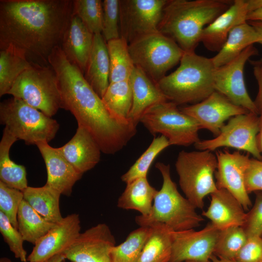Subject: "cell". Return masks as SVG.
I'll list each match as a JSON object with an SVG mask.
<instances>
[{
	"mask_svg": "<svg viewBox=\"0 0 262 262\" xmlns=\"http://www.w3.org/2000/svg\"><path fill=\"white\" fill-rule=\"evenodd\" d=\"M155 167L162 176V186L156 193L150 213L146 216H137L136 223L140 227L164 226L174 231L199 226L204 219L197 213L196 208L178 190L171 179L170 165L158 162Z\"/></svg>",
	"mask_w": 262,
	"mask_h": 262,
	"instance_id": "obj_5",
	"label": "cell"
},
{
	"mask_svg": "<svg viewBox=\"0 0 262 262\" xmlns=\"http://www.w3.org/2000/svg\"><path fill=\"white\" fill-rule=\"evenodd\" d=\"M231 0H168L158 31L184 52L195 51L203 29L226 11Z\"/></svg>",
	"mask_w": 262,
	"mask_h": 262,
	"instance_id": "obj_3",
	"label": "cell"
},
{
	"mask_svg": "<svg viewBox=\"0 0 262 262\" xmlns=\"http://www.w3.org/2000/svg\"><path fill=\"white\" fill-rule=\"evenodd\" d=\"M157 191L149 184L147 177L138 178L126 184L118 198L117 206L125 210H136L143 216L147 215Z\"/></svg>",
	"mask_w": 262,
	"mask_h": 262,
	"instance_id": "obj_28",
	"label": "cell"
},
{
	"mask_svg": "<svg viewBox=\"0 0 262 262\" xmlns=\"http://www.w3.org/2000/svg\"><path fill=\"white\" fill-rule=\"evenodd\" d=\"M106 43L110 62L109 82L129 80L134 65L128 43L121 37Z\"/></svg>",
	"mask_w": 262,
	"mask_h": 262,
	"instance_id": "obj_34",
	"label": "cell"
},
{
	"mask_svg": "<svg viewBox=\"0 0 262 262\" xmlns=\"http://www.w3.org/2000/svg\"><path fill=\"white\" fill-rule=\"evenodd\" d=\"M94 34L76 15L72 17L61 45L66 57L84 74L93 46Z\"/></svg>",
	"mask_w": 262,
	"mask_h": 262,
	"instance_id": "obj_23",
	"label": "cell"
},
{
	"mask_svg": "<svg viewBox=\"0 0 262 262\" xmlns=\"http://www.w3.org/2000/svg\"><path fill=\"white\" fill-rule=\"evenodd\" d=\"M54 70L62 99V108L75 116L78 126L85 129L98 144L101 152L114 154L123 149L135 135L136 126L114 117L84 78L66 57L60 46L48 57Z\"/></svg>",
	"mask_w": 262,
	"mask_h": 262,
	"instance_id": "obj_2",
	"label": "cell"
},
{
	"mask_svg": "<svg viewBox=\"0 0 262 262\" xmlns=\"http://www.w3.org/2000/svg\"><path fill=\"white\" fill-rule=\"evenodd\" d=\"M257 144L262 156V115L259 116V130L257 136Z\"/></svg>",
	"mask_w": 262,
	"mask_h": 262,
	"instance_id": "obj_47",
	"label": "cell"
},
{
	"mask_svg": "<svg viewBox=\"0 0 262 262\" xmlns=\"http://www.w3.org/2000/svg\"><path fill=\"white\" fill-rule=\"evenodd\" d=\"M175 103L167 101L148 108L141 117V122L152 135L160 133L170 146L188 147L199 141L197 122L182 112Z\"/></svg>",
	"mask_w": 262,
	"mask_h": 262,
	"instance_id": "obj_10",
	"label": "cell"
},
{
	"mask_svg": "<svg viewBox=\"0 0 262 262\" xmlns=\"http://www.w3.org/2000/svg\"><path fill=\"white\" fill-rule=\"evenodd\" d=\"M67 161L79 173L83 174L99 162L101 149L85 129L78 126L74 136L66 144L58 147Z\"/></svg>",
	"mask_w": 262,
	"mask_h": 262,
	"instance_id": "obj_21",
	"label": "cell"
},
{
	"mask_svg": "<svg viewBox=\"0 0 262 262\" xmlns=\"http://www.w3.org/2000/svg\"><path fill=\"white\" fill-rule=\"evenodd\" d=\"M130 81L132 93V104L128 119L137 126L148 108L168 100L157 84L138 67L134 66Z\"/></svg>",
	"mask_w": 262,
	"mask_h": 262,
	"instance_id": "obj_24",
	"label": "cell"
},
{
	"mask_svg": "<svg viewBox=\"0 0 262 262\" xmlns=\"http://www.w3.org/2000/svg\"><path fill=\"white\" fill-rule=\"evenodd\" d=\"M66 260L64 255L62 254H58L48 260L45 262H62Z\"/></svg>",
	"mask_w": 262,
	"mask_h": 262,
	"instance_id": "obj_49",
	"label": "cell"
},
{
	"mask_svg": "<svg viewBox=\"0 0 262 262\" xmlns=\"http://www.w3.org/2000/svg\"><path fill=\"white\" fill-rule=\"evenodd\" d=\"M175 167L186 198L196 208L203 209L204 198L217 190L214 178L217 167L215 154L208 150H182L178 155Z\"/></svg>",
	"mask_w": 262,
	"mask_h": 262,
	"instance_id": "obj_7",
	"label": "cell"
},
{
	"mask_svg": "<svg viewBox=\"0 0 262 262\" xmlns=\"http://www.w3.org/2000/svg\"><path fill=\"white\" fill-rule=\"evenodd\" d=\"M101 99L114 117L130 122L128 118L132 104V93L130 80L110 83Z\"/></svg>",
	"mask_w": 262,
	"mask_h": 262,
	"instance_id": "obj_33",
	"label": "cell"
},
{
	"mask_svg": "<svg viewBox=\"0 0 262 262\" xmlns=\"http://www.w3.org/2000/svg\"><path fill=\"white\" fill-rule=\"evenodd\" d=\"M109 76L110 62L106 42L101 33L95 34L84 76L101 98L109 85Z\"/></svg>",
	"mask_w": 262,
	"mask_h": 262,
	"instance_id": "obj_25",
	"label": "cell"
},
{
	"mask_svg": "<svg viewBox=\"0 0 262 262\" xmlns=\"http://www.w3.org/2000/svg\"><path fill=\"white\" fill-rule=\"evenodd\" d=\"M247 238L242 227H231L220 230L213 255L219 259L234 260Z\"/></svg>",
	"mask_w": 262,
	"mask_h": 262,
	"instance_id": "obj_37",
	"label": "cell"
},
{
	"mask_svg": "<svg viewBox=\"0 0 262 262\" xmlns=\"http://www.w3.org/2000/svg\"><path fill=\"white\" fill-rule=\"evenodd\" d=\"M17 220V229L24 240L34 245L56 224L41 215L24 199L18 209Z\"/></svg>",
	"mask_w": 262,
	"mask_h": 262,
	"instance_id": "obj_31",
	"label": "cell"
},
{
	"mask_svg": "<svg viewBox=\"0 0 262 262\" xmlns=\"http://www.w3.org/2000/svg\"><path fill=\"white\" fill-rule=\"evenodd\" d=\"M194 118L200 128L208 130L217 136L225 122L234 116L249 112L232 103L227 98L215 91L200 102L180 108Z\"/></svg>",
	"mask_w": 262,
	"mask_h": 262,
	"instance_id": "obj_17",
	"label": "cell"
},
{
	"mask_svg": "<svg viewBox=\"0 0 262 262\" xmlns=\"http://www.w3.org/2000/svg\"><path fill=\"white\" fill-rule=\"evenodd\" d=\"M79 215L72 213L52 228L34 245L27 257L29 262H45L54 256L62 253L81 233Z\"/></svg>",
	"mask_w": 262,
	"mask_h": 262,
	"instance_id": "obj_18",
	"label": "cell"
},
{
	"mask_svg": "<svg viewBox=\"0 0 262 262\" xmlns=\"http://www.w3.org/2000/svg\"><path fill=\"white\" fill-rule=\"evenodd\" d=\"M258 54L257 48L251 45L229 63L215 68L213 73L216 91L225 96L235 105L257 115H259L254 101L246 86L244 71L246 62L252 56Z\"/></svg>",
	"mask_w": 262,
	"mask_h": 262,
	"instance_id": "obj_13",
	"label": "cell"
},
{
	"mask_svg": "<svg viewBox=\"0 0 262 262\" xmlns=\"http://www.w3.org/2000/svg\"><path fill=\"white\" fill-rule=\"evenodd\" d=\"M220 230L211 222L201 230L172 231V254L169 262L196 261L209 262L213 255Z\"/></svg>",
	"mask_w": 262,
	"mask_h": 262,
	"instance_id": "obj_15",
	"label": "cell"
},
{
	"mask_svg": "<svg viewBox=\"0 0 262 262\" xmlns=\"http://www.w3.org/2000/svg\"><path fill=\"white\" fill-rule=\"evenodd\" d=\"M249 13L246 17L247 22H262V0H247Z\"/></svg>",
	"mask_w": 262,
	"mask_h": 262,
	"instance_id": "obj_46",
	"label": "cell"
},
{
	"mask_svg": "<svg viewBox=\"0 0 262 262\" xmlns=\"http://www.w3.org/2000/svg\"><path fill=\"white\" fill-rule=\"evenodd\" d=\"M33 66L22 52L9 47L0 50V96L7 94L17 78Z\"/></svg>",
	"mask_w": 262,
	"mask_h": 262,
	"instance_id": "obj_30",
	"label": "cell"
},
{
	"mask_svg": "<svg viewBox=\"0 0 262 262\" xmlns=\"http://www.w3.org/2000/svg\"><path fill=\"white\" fill-rule=\"evenodd\" d=\"M22 192L24 199L47 220L56 224L63 220L59 191L46 183L40 187L28 186Z\"/></svg>",
	"mask_w": 262,
	"mask_h": 262,
	"instance_id": "obj_27",
	"label": "cell"
},
{
	"mask_svg": "<svg viewBox=\"0 0 262 262\" xmlns=\"http://www.w3.org/2000/svg\"><path fill=\"white\" fill-rule=\"evenodd\" d=\"M245 182L248 194L252 192L262 191V161L250 158L245 173Z\"/></svg>",
	"mask_w": 262,
	"mask_h": 262,
	"instance_id": "obj_44",
	"label": "cell"
},
{
	"mask_svg": "<svg viewBox=\"0 0 262 262\" xmlns=\"http://www.w3.org/2000/svg\"><path fill=\"white\" fill-rule=\"evenodd\" d=\"M7 94L22 100L50 117L62 108L56 76L50 65H33L20 75Z\"/></svg>",
	"mask_w": 262,
	"mask_h": 262,
	"instance_id": "obj_8",
	"label": "cell"
},
{
	"mask_svg": "<svg viewBox=\"0 0 262 262\" xmlns=\"http://www.w3.org/2000/svg\"><path fill=\"white\" fill-rule=\"evenodd\" d=\"M259 130V116L251 112L230 118L221 129L220 133L211 139L200 140L194 146L199 150L211 151L222 147L235 148L251 154L262 161L257 144Z\"/></svg>",
	"mask_w": 262,
	"mask_h": 262,
	"instance_id": "obj_11",
	"label": "cell"
},
{
	"mask_svg": "<svg viewBox=\"0 0 262 262\" xmlns=\"http://www.w3.org/2000/svg\"><path fill=\"white\" fill-rule=\"evenodd\" d=\"M151 228L139 262H169L172 248V230L164 226Z\"/></svg>",
	"mask_w": 262,
	"mask_h": 262,
	"instance_id": "obj_32",
	"label": "cell"
},
{
	"mask_svg": "<svg viewBox=\"0 0 262 262\" xmlns=\"http://www.w3.org/2000/svg\"><path fill=\"white\" fill-rule=\"evenodd\" d=\"M73 15L94 34L101 33L102 0H73Z\"/></svg>",
	"mask_w": 262,
	"mask_h": 262,
	"instance_id": "obj_38",
	"label": "cell"
},
{
	"mask_svg": "<svg viewBox=\"0 0 262 262\" xmlns=\"http://www.w3.org/2000/svg\"><path fill=\"white\" fill-rule=\"evenodd\" d=\"M0 232L4 241L16 258L27 262V251L24 248L23 238L18 229L11 223L7 216L0 211Z\"/></svg>",
	"mask_w": 262,
	"mask_h": 262,
	"instance_id": "obj_40",
	"label": "cell"
},
{
	"mask_svg": "<svg viewBox=\"0 0 262 262\" xmlns=\"http://www.w3.org/2000/svg\"><path fill=\"white\" fill-rule=\"evenodd\" d=\"M210 262H235L234 260H228L219 259L214 255H213L210 259Z\"/></svg>",
	"mask_w": 262,
	"mask_h": 262,
	"instance_id": "obj_50",
	"label": "cell"
},
{
	"mask_svg": "<svg viewBox=\"0 0 262 262\" xmlns=\"http://www.w3.org/2000/svg\"><path fill=\"white\" fill-rule=\"evenodd\" d=\"M249 155L248 153L242 154L238 150L230 153L227 150H218L215 152L217 167L214 176L217 188L228 191L241 203L245 211L251 206L245 182Z\"/></svg>",
	"mask_w": 262,
	"mask_h": 262,
	"instance_id": "obj_16",
	"label": "cell"
},
{
	"mask_svg": "<svg viewBox=\"0 0 262 262\" xmlns=\"http://www.w3.org/2000/svg\"><path fill=\"white\" fill-rule=\"evenodd\" d=\"M0 262H12V261L6 257H2L0 259Z\"/></svg>",
	"mask_w": 262,
	"mask_h": 262,
	"instance_id": "obj_51",
	"label": "cell"
},
{
	"mask_svg": "<svg viewBox=\"0 0 262 262\" xmlns=\"http://www.w3.org/2000/svg\"><path fill=\"white\" fill-rule=\"evenodd\" d=\"M17 140L4 128L0 142V181L23 191L28 186L26 168L16 164L9 156L10 149Z\"/></svg>",
	"mask_w": 262,
	"mask_h": 262,
	"instance_id": "obj_29",
	"label": "cell"
},
{
	"mask_svg": "<svg viewBox=\"0 0 262 262\" xmlns=\"http://www.w3.org/2000/svg\"><path fill=\"white\" fill-rule=\"evenodd\" d=\"M115 244L109 226L100 223L80 233L62 254L72 262H111Z\"/></svg>",
	"mask_w": 262,
	"mask_h": 262,
	"instance_id": "obj_14",
	"label": "cell"
},
{
	"mask_svg": "<svg viewBox=\"0 0 262 262\" xmlns=\"http://www.w3.org/2000/svg\"><path fill=\"white\" fill-rule=\"evenodd\" d=\"M36 145L46 164V184L59 191L61 195L70 196L74 185L82 174L75 170L59 148L52 147L46 142L37 143Z\"/></svg>",
	"mask_w": 262,
	"mask_h": 262,
	"instance_id": "obj_20",
	"label": "cell"
},
{
	"mask_svg": "<svg viewBox=\"0 0 262 262\" xmlns=\"http://www.w3.org/2000/svg\"><path fill=\"white\" fill-rule=\"evenodd\" d=\"M185 262H199V261H187ZM210 262V261L209 262Z\"/></svg>",
	"mask_w": 262,
	"mask_h": 262,
	"instance_id": "obj_52",
	"label": "cell"
},
{
	"mask_svg": "<svg viewBox=\"0 0 262 262\" xmlns=\"http://www.w3.org/2000/svg\"><path fill=\"white\" fill-rule=\"evenodd\" d=\"M211 199L207 210L202 215L207 218L218 229L239 226L245 223L246 213L238 200L228 191L217 189L211 195Z\"/></svg>",
	"mask_w": 262,
	"mask_h": 262,
	"instance_id": "obj_22",
	"label": "cell"
},
{
	"mask_svg": "<svg viewBox=\"0 0 262 262\" xmlns=\"http://www.w3.org/2000/svg\"><path fill=\"white\" fill-rule=\"evenodd\" d=\"M169 146L168 140L164 136L155 137L145 152L121 176L122 181L127 184L138 178L147 177L148 171L154 159Z\"/></svg>",
	"mask_w": 262,
	"mask_h": 262,
	"instance_id": "obj_36",
	"label": "cell"
},
{
	"mask_svg": "<svg viewBox=\"0 0 262 262\" xmlns=\"http://www.w3.org/2000/svg\"><path fill=\"white\" fill-rule=\"evenodd\" d=\"M249 13L247 0H234L226 11L203 29L200 42L208 50L218 52L230 32L235 27L247 22Z\"/></svg>",
	"mask_w": 262,
	"mask_h": 262,
	"instance_id": "obj_19",
	"label": "cell"
},
{
	"mask_svg": "<svg viewBox=\"0 0 262 262\" xmlns=\"http://www.w3.org/2000/svg\"><path fill=\"white\" fill-rule=\"evenodd\" d=\"M23 199L22 191L10 188L0 181V211L17 229V213Z\"/></svg>",
	"mask_w": 262,
	"mask_h": 262,
	"instance_id": "obj_41",
	"label": "cell"
},
{
	"mask_svg": "<svg viewBox=\"0 0 262 262\" xmlns=\"http://www.w3.org/2000/svg\"><path fill=\"white\" fill-rule=\"evenodd\" d=\"M180 66L156 84L167 98L177 106L200 102L214 92V67L211 58L184 52Z\"/></svg>",
	"mask_w": 262,
	"mask_h": 262,
	"instance_id": "obj_4",
	"label": "cell"
},
{
	"mask_svg": "<svg viewBox=\"0 0 262 262\" xmlns=\"http://www.w3.org/2000/svg\"><path fill=\"white\" fill-rule=\"evenodd\" d=\"M261 38L254 28L246 22L235 27L216 55L211 58L215 68L224 66L238 57L246 48L259 43Z\"/></svg>",
	"mask_w": 262,
	"mask_h": 262,
	"instance_id": "obj_26",
	"label": "cell"
},
{
	"mask_svg": "<svg viewBox=\"0 0 262 262\" xmlns=\"http://www.w3.org/2000/svg\"><path fill=\"white\" fill-rule=\"evenodd\" d=\"M73 0H0V50L11 47L33 65L49 66L73 16Z\"/></svg>",
	"mask_w": 262,
	"mask_h": 262,
	"instance_id": "obj_1",
	"label": "cell"
},
{
	"mask_svg": "<svg viewBox=\"0 0 262 262\" xmlns=\"http://www.w3.org/2000/svg\"><path fill=\"white\" fill-rule=\"evenodd\" d=\"M129 50L134 66L156 83L180 62L184 52L172 39L159 32L129 44Z\"/></svg>",
	"mask_w": 262,
	"mask_h": 262,
	"instance_id": "obj_9",
	"label": "cell"
},
{
	"mask_svg": "<svg viewBox=\"0 0 262 262\" xmlns=\"http://www.w3.org/2000/svg\"><path fill=\"white\" fill-rule=\"evenodd\" d=\"M234 261L235 262H262V237H248Z\"/></svg>",
	"mask_w": 262,
	"mask_h": 262,
	"instance_id": "obj_43",
	"label": "cell"
},
{
	"mask_svg": "<svg viewBox=\"0 0 262 262\" xmlns=\"http://www.w3.org/2000/svg\"><path fill=\"white\" fill-rule=\"evenodd\" d=\"M151 228L140 227L131 231L125 241L111 251V262H139Z\"/></svg>",
	"mask_w": 262,
	"mask_h": 262,
	"instance_id": "obj_35",
	"label": "cell"
},
{
	"mask_svg": "<svg viewBox=\"0 0 262 262\" xmlns=\"http://www.w3.org/2000/svg\"><path fill=\"white\" fill-rule=\"evenodd\" d=\"M119 5V0L102 1L101 34L106 42L120 37Z\"/></svg>",
	"mask_w": 262,
	"mask_h": 262,
	"instance_id": "obj_39",
	"label": "cell"
},
{
	"mask_svg": "<svg viewBox=\"0 0 262 262\" xmlns=\"http://www.w3.org/2000/svg\"><path fill=\"white\" fill-rule=\"evenodd\" d=\"M248 22L251 25H252L254 29L256 30L257 33L260 35L261 40L259 44L262 45V22L257 21H249ZM262 59V58H261Z\"/></svg>",
	"mask_w": 262,
	"mask_h": 262,
	"instance_id": "obj_48",
	"label": "cell"
},
{
	"mask_svg": "<svg viewBox=\"0 0 262 262\" xmlns=\"http://www.w3.org/2000/svg\"><path fill=\"white\" fill-rule=\"evenodd\" d=\"M0 120L13 136L28 145L49 143L59 128L56 120L14 97L0 103Z\"/></svg>",
	"mask_w": 262,
	"mask_h": 262,
	"instance_id": "obj_6",
	"label": "cell"
},
{
	"mask_svg": "<svg viewBox=\"0 0 262 262\" xmlns=\"http://www.w3.org/2000/svg\"><path fill=\"white\" fill-rule=\"evenodd\" d=\"M168 0H119L120 37L128 44L158 32Z\"/></svg>",
	"mask_w": 262,
	"mask_h": 262,
	"instance_id": "obj_12",
	"label": "cell"
},
{
	"mask_svg": "<svg viewBox=\"0 0 262 262\" xmlns=\"http://www.w3.org/2000/svg\"><path fill=\"white\" fill-rule=\"evenodd\" d=\"M247 237L262 236V191H258L255 203L250 211L246 213L242 227Z\"/></svg>",
	"mask_w": 262,
	"mask_h": 262,
	"instance_id": "obj_42",
	"label": "cell"
},
{
	"mask_svg": "<svg viewBox=\"0 0 262 262\" xmlns=\"http://www.w3.org/2000/svg\"><path fill=\"white\" fill-rule=\"evenodd\" d=\"M62 262H65V260H64V261H63Z\"/></svg>",
	"mask_w": 262,
	"mask_h": 262,
	"instance_id": "obj_53",
	"label": "cell"
},
{
	"mask_svg": "<svg viewBox=\"0 0 262 262\" xmlns=\"http://www.w3.org/2000/svg\"><path fill=\"white\" fill-rule=\"evenodd\" d=\"M253 67V72L258 85V92L254 100V104L259 115H262V59L250 60Z\"/></svg>",
	"mask_w": 262,
	"mask_h": 262,
	"instance_id": "obj_45",
	"label": "cell"
}]
</instances>
